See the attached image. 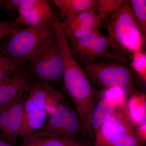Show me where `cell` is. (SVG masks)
<instances>
[{
  "label": "cell",
  "instance_id": "obj_22",
  "mask_svg": "<svg viewBox=\"0 0 146 146\" xmlns=\"http://www.w3.org/2000/svg\"><path fill=\"white\" fill-rule=\"evenodd\" d=\"M125 98V90L119 87H115L104 90L102 101L116 108L126 104Z\"/></svg>",
  "mask_w": 146,
  "mask_h": 146
},
{
  "label": "cell",
  "instance_id": "obj_4",
  "mask_svg": "<svg viewBox=\"0 0 146 146\" xmlns=\"http://www.w3.org/2000/svg\"><path fill=\"white\" fill-rule=\"evenodd\" d=\"M29 72L36 81L51 84L63 82L64 61L56 36L32 57Z\"/></svg>",
  "mask_w": 146,
  "mask_h": 146
},
{
  "label": "cell",
  "instance_id": "obj_12",
  "mask_svg": "<svg viewBox=\"0 0 146 146\" xmlns=\"http://www.w3.org/2000/svg\"><path fill=\"white\" fill-rule=\"evenodd\" d=\"M23 138L21 146H79L77 141L61 138L45 131L35 132Z\"/></svg>",
  "mask_w": 146,
  "mask_h": 146
},
{
  "label": "cell",
  "instance_id": "obj_21",
  "mask_svg": "<svg viewBox=\"0 0 146 146\" xmlns=\"http://www.w3.org/2000/svg\"><path fill=\"white\" fill-rule=\"evenodd\" d=\"M123 0H98L96 13L101 21L107 23L110 17L117 10Z\"/></svg>",
  "mask_w": 146,
  "mask_h": 146
},
{
  "label": "cell",
  "instance_id": "obj_2",
  "mask_svg": "<svg viewBox=\"0 0 146 146\" xmlns=\"http://www.w3.org/2000/svg\"><path fill=\"white\" fill-rule=\"evenodd\" d=\"M115 51L127 60L131 54L141 51L145 40L133 16L129 1L123 0L106 23Z\"/></svg>",
  "mask_w": 146,
  "mask_h": 146
},
{
  "label": "cell",
  "instance_id": "obj_20",
  "mask_svg": "<svg viewBox=\"0 0 146 146\" xmlns=\"http://www.w3.org/2000/svg\"><path fill=\"white\" fill-rule=\"evenodd\" d=\"M27 62L13 60L0 51V84L20 70Z\"/></svg>",
  "mask_w": 146,
  "mask_h": 146
},
{
  "label": "cell",
  "instance_id": "obj_28",
  "mask_svg": "<svg viewBox=\"0 0 146 146\" xmlns=\"http://www.w3.org/2000/svg\"><path fill=\"white\" fill-rule=\"evenodd\" d=\"M0 146H14L7 141L2 136L0 137Z\"/></svg>",
  "mask_w": 146,
  "mask_h": 146
},
{
  "label": "cell",
  "instance_id": "obj_27",
  "mask_svg": "<svg viewBox=\"0 0 146 146\" xmlns=\"http://www.w3.org/2000/svg\"><path fill=\"white\" fill-rule=\"evenodd\" d=\"M22 28L14 21L0 20V41L19 29Z\"/></svg>",
  "mask_w": 146,
  "mask_h": 146
},
{
  "label": "cell",
  "instance_id": "obj_18",
  "mask_svg": "<svg viewBox=\"0 0 146 146\" xmlns=\"http://www.w3.org/2000/svg\"><path fill=\"white\" fill-rule=\"evenodd\" d=\"M82 131L81 121L78 114L76 110L71 109L64 125L56 136L76 141V138L82 133Z\"/></svg>",
  "mask_w": 146,
  "mask_h": 146
},
{
  "label": "cell",
  "instance_id": "obj_16",
  "mask_svg": "<svg viewBox=\"0 0 146 146\" xmlns=\"http://www.w3.org/2000/svg\"><path fill=\"white\" fill-rule=\"evenodd\" d=\"M146 96L144 94H134L127 106L128 110L135 127L146 125Z\"/></svg>",
  "mask_w": 146,
  "mask_h": 146
},
{
  "label": "cell",
  "instance_id": "obj_3",
  "mask_svg": "<svg viewBox=\"0 0 146 146\" xmlns=\"http://www.w3.org/2000/svg\"><path fill=\"white\" fill-rule=\"evenodd\" d=\"M52 21L37 26L19 29L2 39L4 41L0 51L13 60L28 62L55 37Z\"/></svg>",
  "mask_w": 146,
  "mask_h": 146
},
{
  "label": "cell",
  "instance_id": "obj_26",
  "mask_svg": "<svg viewBox=\"0 0 146 146\" xmlns=\"http://www.w3.org/2000/svg\"><path fill=\"white\" fill-rule=\"evenodd\" d=\"M38 1V0H6L4 1L3 7L9 11H16L27 8Z\"/></svg>",
  "mask_w": 146,
  "mask_h": 146
},
{
  "label": "cell",
  "instance_id": "obj_19",
  "mask_svg": "<svg viewBox=\"0 0 146 146\" xmlns=\"http://www.w3.org/2000/svg\"><path fill=\"white\" fill-rule=\"evenodd\" d=\"M71 108L61 103L58 105L57 111L50 116L42 131H48L56 135L64 125Z\"/></svg>",
  "mask_w": 146,
  "mask_h": 146
},
{
  "label": "cell",
  "instance_id": "obj_17",
  "mask_svg": "<svg viewBox=\"0 0 146 146\" xmlns=\"http://www.w3.org/2000/svg\"><path fill=\"white\" fill-rule=\"evenodd\" d=\"M115 109L114 107L102 101L95 106L90 121V128L94 139L97 131L110 117Z\"/></svg>",
  "mask_w": 146,
  "mask_h": 146
},
{
  "label": "cell",
  "instance_id": "obj_23",
  "mask_svg": "<svg viewBox=\"0 0 146 146\" xmlns=\"http://www.w3.org/2000/svg\"><path fill=\"white\" fill-rule=\"evenodd\" d=\"M133 16L144 37L146 36V1L129 0Z\"/></svg>",
  "mask_w": 146,
  "mask_h": 146
},
{
  "label": "cell",
  "instance_id": "obj_14",
  "mask_svg": "<svg viewBox=\"0 0 146 146\" xmlns=\"http://www.w3.org/2000/svg\"><path fill=\"white\" fill-rule=\"evenodd\" d=\"M64 32L78 27H89L99 30L103 27L102 22L97 17L96 10L91 9L80 13L72 20L61 22Z\"/></svg>",
  "mask_w": 146,
  "mask_h": 146
},
{
  "label": "cell",
  "instance_id": "obj_29",
  "mask_svg": "<svg viewBox=\"0 0 146 146\" xmlns=\"http://www.w3.org/2000/svg\"><path fill=\"white\" fill-rule=\"evenodd\" d=\"M4 2V1L0 0V6H3Z\"/></svg>",
  "mask_w": 146,
  "mask_h": 146
},
{
  "label": "cell",
  "instance_id": "obj_7",
  "mask_svg": "<svg viewBox=\"0 0 146 146\" xmlns=\"http://www.w3.org/2000/svg\"><path fill=\"white\" fill-rule=\"evenodd\" d=\"M33 77L29 72L23 68L0 84V108L23 97L33 82Z\"/></svg>",
  "mask_w": 146,
  "mask_h": 146
},
{
  "label": "cell",
  "instance_id": "obj_1",
  "mask_svg": "<svg viewBox=\"0 0 146 146\" xmlns=\"http://www.w3.org/2000/svg\"><path fill=\"white\" fill-rule=\"evenodd\" d=\"M84 71L91 83L104 90L119 87L138 94L145 82L130 64L114 59L100 58Z\"/></svg>",
  "mask_w": 146,
  "mask_h": 146
},
{
  "label": "cell",
  "instance_id": "obj_11",
  "mask_svg": "<svg viewBox=\"0 0 146 146\" xmlns=\"http://www.w3.org/2000/svg\"><path fill=\"white\" fill-rule=\"evenodd\" d=\"M100 58L114 59L129 63L128 61L115 51L111 39L101 33L84 62V65L93 64Z\"/></svg>",
  "mask_w": 146,
  "mask_h": 146
},
{
  "label": "cell",
  "instance_id": "obj_6",
  "mask_svg": "<svg viewBox=\"0 0 146 146\" xmlns=\"http://www.w3.org/2000/svg\"><path fill=\"white\" fill-rule=\"evenodd\" d=\"M28 98L36 106L50 116L57 111L63 100V95L47 82L36 81L29 88Z\"/></svg>",
  "mask_w": 146,
  "mask_h": 146
},
{
  "label": "cell",
  "instance_id": "obj_10",
  "mask_svg": "<svg viewBox=\"0 0 146 146\" xmlns=\"http://www.w3.org/2000/svg\"><path fill=\"white\" fill-rule=\"evenodd\" d=\"M47 115L29 98L25 100L19 136L25 138L42 129L47 121Z\"/></svg>",
  "mask_w": 146,
  "mask_h": 146
},
{
  "label": "cell",
  "instance_id": "obj_5",
  "mask_svg": "<svg viewBox=\"0 0 146 146\" xmlns=\"http://www.w3.org/2000/svg\"><path fill=\"white\" fill-rule=\"evenodd\" d=\"M24 100L21 97L0 108V131L3 137L14 146L20 135Z\"/></svg>",
  "mask_w": 146,
  "mask_h": 146
},
{
  "label": "cell",
  "instance_id": "obj_15",
  "mask_svg": "<svg viewBox=\"0 0 146 146\" xmlns=\"http://www.w3.org/2000/svg\"><path fill=\"white\" fill-rule=\"evenodd\" d=\"M100 33L99 30L95 31L82 38L68 41L73 55L79 64L83 65L85 58Z\"/></svg>",
  "mask_w": 146,
  "mask_h": 146
},
{
  "label": "cell",
  "instance_id": "obj_8",
  "mask_svg": "<svg viewBox=\"0 0 146 146\" xmlns=\"http://www.w3.org/2000/svg\"><path fill=\"white\" fill-rule=\"evenodd\" d=\"M16 21L22 28L37 26L51 22L54 17L48 1H38L27 8L18 11Z\"/></svg>",
  "mask_w": 146,
  "mask_h": 146
},
{
  "label": "cell",
  "instance_id": "obj_13",
  "mask_svg": "<svg viewBox=\"0 0 146 146\" xmlns=\"http://www.w3.org/2000/svg\"><path fill=\"white\" fill-rule=\"evenodd\" d=\"M64 21L72 20L80 13L88 10H96L97 0H54Z\"/></svg>",
  "mask_w": 146,
  "mask_h": 146
},
{
  "label": "cell",
  "instance_id": "obj_25",
  "mask_svg": "<svg viewBox=\"0 0 146 146\" xmlns=\"http://www.w3.org/2000/svg\"><path fill=\"white\" fill-rule=\"evenodd\" d=\"M145 141L136 130L128 133L112 146H143Z\"/></svg>",
  "mask_w": 146,
  "mask_h": 146
},
{
  "label": "cell",
  "instance_id": "obj_24",
  "mask_svg": "<svg viewBox=\"0 0 146 146\" xmlns=\"http://www.w3.org/2000/svg\"><path fill=\"white\" fill-rule=\"evenodd\" d=\"M132 63L130 64L136 72L138 73L144 81L146 78V56L145 53L141 51L136 52L133 54Z\"/></svg>",
  "mask_w": 146,
  "mask_h": 146
},
{
  "label": "cell",
  "instance_id": "obj_9",
  "mask_svg": "<svg viewBox=\"0 0 146 146\" xmlns=\"http://www.w3.org/2000/svg\"><path fill=\"white\" fill-rule=\"evenodd\" d=\"M127 110V104L115 108L110 117L95 133L94 146H112L119 140V127Z\"/></svg>",
  "mask_w": 146,
  "mask_h": 146
}]
</instances>
